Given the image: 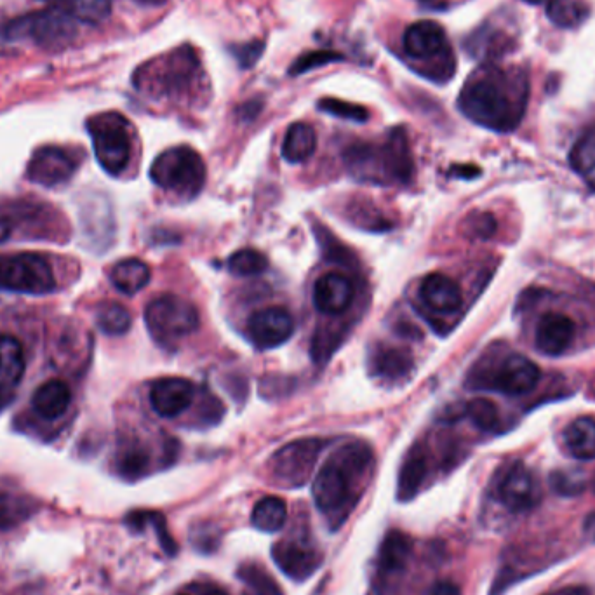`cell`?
Returning <instances> with one entry per match:
<instances>
[{
  "label": "cell",
  "mask_w": 595,
  "mask_h": 595,
  "mask_svg": "<svg viewBox=\"0 0 595 595\" xmlns=\"http://www.w3.org/2000/svg\"><path fill=\"white\" fill-rule=\"evenodd\" d=\"M528 103V81L521 70L486 67L463 86L458 107L470 121L496 133L521 124Z\"/></svg>",
  "instance_id": "1"
},
{
  "label": "cell",
  "mask_w": 595,
  "mask_h": 595,
  "mask_svg": "<svg viewBox=\"0 0 595 595\" xmlns=\"http://www.w3.org/2000/svg\"><path fill=\"white\" fill-rule=\"evenodd\" d=\"M375 465L373 449L366 442L352 441L329 456L314 481L315 507L331 529L340 528L366 488Z\"/></svg>",
  "instance_id": "2"
},
{
  "label": "cell",
  "mask_w": 595,
  "mask_h": 595,
  "mask_svg": "<svg viewBox=\"0 0 595 595\" xmlns=\"http://www.w3.org/2000/svg\"><path fill=\"white\" fill-rule=\"evenodd\" d=\"M350 174L364 183L408 185L415 178V161L408 134L395 128L383 145H352L343 154Z\"/></svg>",
  "instance_id": "3"
},
{
  "label": "cell",
  "mask_w": 595,
  "mask_h": 595,
  "mask_svg": "<svg viewBox=\"0 0 595 595\" xmlns=\"http://www.w3.org/2000/svg\"><path fill=\"white\" fill-rule=\"evenodd\" d=\"M402 47L409 60L422 68L423 77L434 82H448L455 75L456 60L448 35L435 21L413 23L404 32Z\"/></svg>",
  "instance_id": "4"
},
{
  "label": "cell",
  "mask_w": 595,
  "mask_h": 595,
  "mask_svg": "<svg viewBox=\"0 0 595 595\" xmlns=\"http://www.w3.org/2000/svg\"><path fill=\"white\" fill-rule=\"evenodd\" d=\"M138 86L169 98H185L201 87L204 70L201 60L190 46H181L166 58L155 61L154 67H143Z\"/></svg>",
  "instance_id": "5"
},
{
  "label": "cell",
  "mask_w": 595,
  "mask_h": 595,
  "mask_svg": "<svg viewBox=\"0 0 595 595\" xmlns=\"http://www.w3.org/2000/svg\"><path fill=\"white\" fill-rule=\"evenodd\" d=\"M150 178L157 187L194 199L206 183V164L197 150L187 145L168 148L155 159Z\"/></svg>",
  "instance_id": "6"
},
{
  "label": "cell",
  "mask_w": 595,
  "mask_h": 595,
  "mask_svg": "<svg viewBox=\"0 0 595 595\" xmlns=\"http://www.w3.org/2000/svg\"><path fill=\"white\" fill-rule=\"evenodd\" d=\"M148 333L161 347L171 348L199 329V312L194 303L176 295H161L145 308Z\"/></svg>",
  "instance_id": "7"
},
{
  "label": "cell",
  "mask_w": 595,
  "mask_h": 595,
  "mask_svg": "<svg viewBox=\"0 0 595 595\" xmlns=\"http://www.w3.org/2000/svg\"><path fill=\"white\" fill-rule=\"evenodd\" d=\"M87 133L93 141L94 155L101 168L117 176L131 161V128L126 117L117 112H105L87 121Z\"/></svg>",
  "instance_id": "8"
},
{
  "label": "cell",
  "mask_w": 595,
  "mask_h": 595,
  "mask_svg": "<svg viewBox=\"0 0 595 595\" xmlns=\"http://www.w3.org/2000/svg\"><path fill=\"white\" fill-rule=\"evenodd\" d=\"M0 289L20 295L42 296L56 289L53 267L35 253L0 258Z\"/></svg>",
  "instance_id": "9"
},
{
  "label": "cell",
  "mask_w": 595,
  "mask_h": 595,
  "mask_svg": "<svg viewBox=\"0 0 595 595\" xmlns=\"http://www.w3.org/2000/svg\"><path fill=\"white\" fill-rule=\"evenodd\" d=\"M4 34L11 41L30 37L39 46L60 47L74 39L77 27L72 11L58 7L9 21L4 27Z\"/></svg>",
  "instance_id": "10"
},
{
  "label": "cell",
  "mask_w": 595,
  "mask_h": 595,
  "mask_svg": "<svg viewBox=\"0 0 595 595\" xmlns=\"http://www.w3.org/2000/svg\"><path fill=\"white\" fill-rule=\"evenodd\" d=\"M328 446L324 439H300L286 444L270 460V472L281 488H301L314 472L322 449Z\"/></svg>",
  "instance_id": "11"
},
{
  "label": "cell",
  "mask_w": 595,
  "mask_h": 595,
  "mask_svg": "<svg viewBox=\"0 0 595 595\" xmlns=\"http://www.w3.org/2000/svg\"><path fill=\"white\" fill-rule=\"evenodd\" d=\"M540 382V369L524 355L512 354L488 375L475 378V388H489L505 395H526Z\"/></svg>",
  "instance_id": "12"
},
{
  "label": "cell",
  "mask_w": 595,
  "mask_h": 595,
  "mask_svg": "<svg viewBox=\"0 0 595 595\" xmlns=\"http://www.w3.org/2000/svg\"><path fill=\"white\" fill-rule=\"evenodd\" d=\"M272 557L284 575L295 582H305L321 568L322 552L305 533L288 536L272 547Z\"/></svg>",
  "instance_id": "13"
},
{
  "label": "cell",
  "mask_w": 595,
  "mask_h": 595,
  "mask_svg": "<svg viewBox=\"0 0 595 595\" xmlns=\"http://www.w3.org/2000/svg\"><path fill=\"white\" fill-rule=\"evenodd\" d=\"M77 171V161L68 150L60 147H42L32 155L27 168L28 180L41 187H60L72 180Z\"/></svg>",
  "instance_id": "14"
},
{
  "label": "cell",
  "mask_w": 595,
  "mask_h": 595,
  "mask_svg": "<svg viewBox=\"0 0 595 595\" xmlns=\"http://www.w3.org/2000/svg\"><path fill=\"white\" fill-rule=\"evenodd\" d=\"M496 496L510 512H526L540 502V488L529 468L522 463H514L500 477Z\"/></svg>",
  "instance_id": "15"
},
{
  "label": "cell",
  "mask_w": 595,
  "mask_h": 595,
  "mask_svg": "<svg viewBox=\"0 0 595 595\" xmlns=\"http://www.w3.org/2000/svg\"><path fill=\"white\" fill-rule=\"evenodd\" d=\"M413 554V542L402 531H390L382 542L376 561V582L373 589L394 592V580L408 568Z\"/></svg>",
  "instance_id": "16"
},
{
  "label": "cell",
  "mask_w": 595,
  "mask_h": 595,
  "mask_svg": "<svg viewBox=\"0 0 595 595\" xmlns=\"http://www.w3.org/2000/svg\"><path fill=\"white\" fill-rule=\"evenodd\" d=\"M293 333H295V319L286 308H263L249 317V338L261 350L281 347L293 336Z\"/></svg>",
  "instance_id": "17"
},
{
  "label": "cell",
  "mask_w": 595,
  "mask_h": 595,
  "mask_svg": "<svg viewBox=\"0 0 595 595\" xmlns=\"http://www.w3.org/2000/svg\"><path fill=\"white\" fill-rule=\"evenodd\" d=\"M195 399L194 383L185 378H161L150 388V404L162 418L185 413Z\"/></svg>",
  "instance_id": "18"
},
{
  "label": "cell",
  "mask_w": 595,
  "mask_h": 595,
  "mask_svg": "<svg viewBox=\"0 0 595 595\" xmlns=\"http://www.w3.org/2000/svg\"><path fill=\"white\" fill-rule=\"evenodd\" d=\"M354 282L340 272H329L317 279L314 286V305L326 315L347 312L354 301Z\"/></svg>",
  "instance_id": "19"
},
{
  "label": "cell",
  "mask_w": 595,
  "mask_h": 595,
  "mask_svg": "<svg viewBox=\"0 0 595 595\" xmlns=\"http://www.w3.org/2000/svg\"><path fill=\"white\" fill-rule=\"evenodd\" d=\"M576 326L568 315L545 314L538 322L535 333L536 348L545 355H561L568 350L575 341Z\"/></svg>",
  "instance_id": "20"
},
{
  "label": "cell",
  "mask_w": 595,
  "mask_h": 595,
  "mask_svg": "<svg viewBox=\"0 0 595 595\" xmlns=\"http://www.w3.org/2000/svg\"><path fill=\"white\" fill-rule=\"evenodd\" d=\"M420 298L435 314H455L463 303L462 289L444 274L427 275L420 286Z\"/></svg>",
  "instance_id": "21"
},
{
  "label": "cell",
  "mask_w": 595,
  "mask_h": 595,
  "mask_svg": "<svg viewBox=\"0 0 595 595\" xmlns=\"http://www.w3.org/2000/svg\"><path fill=\"white\" fill-rule=\"evenodd\" d=\"M428 472H430V465H428L427 449L423 448L422 444H415L409 449L408 456L402 462L399 482H397V498L401 502L413 500L422 491Z\"/></svg>",
  "instance_id": "22"
},
{
  "label": "cell",
  "mask_w": 595,
  "mask_h": 595,
  "mask_svg": "<svg viewBox=\"0 0 595 595\" xmlns=\"http://www.w3.org/2000/svg\"><path fill=\"white\" fill-rule=\"evenodd\" d=\"M369 368H371L373 375L382 378L385 382H399L402 378H406L409 371L413 369L411 352L406 348L378 345L371 352Z\"/></svg>",
  "instance_id": "23"
},
{
  "label": "cell",
  "mask_w": 595,
  "mask_h": 595,
  "mask_svg": "<svg viewBox=\"0 0 595 595\" xmlns=\"http://www.w3.org/2000/svg\"><path fill=\"white\" fill-rule=\"evenodd\" d=\"M25 375V354L20 341L0 333V394H13Z\"/></svg>",
  "instance_id": "24"
},
{
  "label": "cell",
  "mask_w": 595,
  "mask_h": 595,
  "mask_svg": "<svg viewBox=\"0 0 595 595\" xmlns=\"http://www.w3.org/2000/svg\"><path fill=\"white\" fill-rule=\"evenodd\" d=\"M70 402H72V392L67 383L61 380H49L37 388L32 395V408L47 422H53L65 415Z\"/></svg>",
  "instance_id": "25"
},
{
  "label": "cell",
  "mask_w": 595,
  "mask_h": 595,
  "mask_svg": "<svg viewBox=\"0 0 595 595\" xmlns=\"http://www.w3.org/2000/svg\"><path fill=\"white\" fill-rule=\"evenodd\" d=\"M317 133L310 124L295 122L289 126L282 143V157L291 164H300L314 155Z\"/></svg>",
  "instance_id": "26"
},
{
  "label": "cell",
  "mask_w": 595,
  "mask_h": 595,
  "mask_svg": "<svg viewBox=\"0 0 595 595\" xmlns=\"http://www.w3.org/2000/svg\"><path fill=\"white\" fill-rule=\"evenodd\" d=\"M564 444L569 451V455L590 462L595 460V420L589 416L578 418L573 423H569L564 430Z\"/></svg>",
  "instance_id": "27"
},
{
  "label": "cell",
  "mask_w": 595,
  "mask_h": 595,
  "mask_svg": "<svg viewBox=\"0 0 595 595\" xmlns=\"http://www.w3.org/2000/svg\"><path fill=\"white\" fill-rule=\"evenodd\" d=\"M152 272L145 261L128 258L114 265L110 272V279L115 288L124 295L133 296L147 288Z\"/></svg>",
  "instance_id": "28"
},
{
  "label": "cell",
  "mask_w": 595,
  "mask_h": 595,
  "mask_svg": "<svg viewBox=\"0 0 595 595\" xmlns=\"http://www.w3.org/2000/svg\"><path fill=\"white\" fill-rule=\"evenodd\" d=\"M150 465H152V458H150L148 449L141 442L129 441L119 449L117 472L124 479H128V481L141 479L143 475L148 474Z\"/></svg>",
  "instance_id": "29"
},
{
  "label": "cell",
  "mask_w": 595,
  "mask_h": 595,
  "mask_svg": "<svg viewBox=\"0 0 595 595\" xmlns=\"http://www.w3.org/2000/svg\"><path fill=\"white\" fill-rule=\"evenodd\" d=\"M288 519V507L277 496H267L256 503L253 514H251V524L263 533H275L286 524Z\"/></svg>",
  "instance_id": "30"
},
{
  "label": "cell",
  "mask_w": 595,
  "mask_h": 595,
  "mask_svg": "<svg viewBox=\"0 0 595 595\" xmlns=\"http://www.w3.org/2000/svg\"><path fill=\"white\" fill-rule=\"evenodd\" d=\"M590 7L582 0H549L547 16L559 28H576L589 18Z\"/></svg>",
  "instance_id": "31"
},
{
  "label": "cell",
  "mask_w": 595,
  "mask_h": 595,
  "mask_svg": "<svg viewBox=\"0 0 595 595\" xmlns=\"http://www.w3.org/2000/svg\"><path fill=\"white\" fill-rule=\"evenodd\" d=\"M34 512V505L23 496L0 491V533L18 526Z\"/></svg>",
  "instance_id": "32"
},
{
  "label": "cell",
  "mask_w": 595,
  "mask_h": 595,
  "mask_svg": "<svg viewBox=\"0 0 595 595\" xmlns=\"http://www.w3.org/2000/svg\"><path fill=\"white\" fill-rule=\"evenodd\" d=\"M96 324L98 328L108 336H122L128 333L131 328V315L128 308L122 307L119 303H103L96 312Z\"/></svg>",
  "instance_id": "33"
},
{
  "label": "cell",
  "mask_w": 595,
  "mask_h": 595,
  "mask_svg": "<svg viewBox=\"0 0 595 595\" xmlns=\"http://www.w3.org/2000/svg\"><path fill=\"white\" fill-rule=\"evenodd\" d=\"M571 168L589 183H595V133L585 134L576 141L569 154Z\"/></svg>",
  "instance_id": "34"
},
{
  "label": "cell",
  "mask_w": 595,
  "mask_h": 595,
  "mask_svg": "<svg viewBox=\"0 0 595 595\" xmlns=\"http://www.w3.org/2000/svg\"><path fill=\"white\" fill-rule=\"evenodd\" d=\"M465 413L475 427L482 432H495L500 427V413L493 401L486 397H475L465 406Z\"/></svg>",
  "instance_id": "35"
},
{
  "label": "cell",
  "mask_w": 595,
  "mask_h": 595,
  "mask_svg": "<svg viewBox=\"0 0 595 595\" xmlns=\"http://www.w3.org/2000/svg\"><path fill=\"white\" fill-rule=\"evenodd\" d=\"M268 260L256 249H241L228 258V270L239 277H253L267 270Z\"/></svg>",
  "instance_id": "36"
},
{
  "label": "cell",
  "mask_w": 595,
  "mask_h": 595,
  "mask_svg": "<svg viewBox=\"0 0 595 595\" xmlns=\"http://www.w3.org/2000/svg\"><path fill=\"white\" fill-rule=\"evenodd\" d=\"M237 575L256 595H282L279 585L260 564H244Z\"/></svg>",
  "instance_id": "37"
},
{
  "label": "cell",
  "mask_w": 595,
  "mask_h": 595,
  "mask_svg": "<svg viewBox=\"0 0 595 595\" xmlns=\"http://www.w3.org/2000/svg\"><path fill=\"white\" fill-rule=\"evenodd\" d=\"M550 486L557 495L578 496L582 495L587 488V477L582 470H576V468L555 470L550 474Z\"/></svg>",
  "instance_id": "38"
},
{
  "label": "cell",
  "mask_w": 595,
  "mask_h": 595,
  "mask_svg": "<svg viewBox=\"0 0 595 595\" xmlns=\"http://www.w3.org/2000/svg\"><path fill=\"white\" fill-rule=\"evenodd\" d=\"M114 0H74L72 2V14L75 20L87 23V25H98L107 20L112 13Z\"/></svg>",
  "instance_id": "39"
},
{
  "label": "cell",
  "mask_w": 595,
  "mask_h": 595,
  "mask_svg": "<svg viewBox=\"0 0 595 595\" xmlns=\"http://www.w3.org/2000/svg\"><path fill=\"white\" fill-rule=\"evenodd\" d=\"M340 328H322L315 333L312 340V357L315 362L328 361L341 343Z\"/></svg>",
  "instance_id": "40"
},
{
  "label": "cell",
  "mask_w": 595,
  "mask_h": 595,
  "mask_svg": "<svg viewBox=\"0 0 595 595\" xmlns=\"http://www.w3.org/2000/svg\"><path fill=\"white\" fill-rule=\"evenodd\" d=\"M319 108L326 114L335 115V117L347 119V121L366 122L369 119L366 108L354 105V103H347V101L335 100V98L319 101Z\"/></svg>",
  "instance_id": "41"
},
{
  "label": "cell",
  "mask_w": 595,
  "mask_h": 595,
  "mask_svg": "<svg viewBox=\"0 0 595 595\" xmlns=\"http://www.w3.org/2000/svg\"><path fill=\"white\" fill-rule=\"evenodd\" d=\"M341 60V54L333 53V51H312V53L303 54L300 60H296L291 67V74L300 75L305 74L308 70L328 65L333 61Z\"/></svg>",
  "instance_id": "42"
},
{
  "label": "cell",
  "mask_w": 595,
  "mask_h": 595,
  "mask_svg": "<svg viewBox=\"0 0 595 595\" xmlns=\"http://www.w3.org/2000/svg\"><path fill=\"white\" fill-rule=\"evenodd\" d=\"M263 49H265V44L255 41L251 42V44H246V46L237 47L234 54L235 58L241 63V67L251 68L255 65L256 61L260 60Z\"/></svg>",
  "instance_id": "43"
},
{
  "label": "cell",
  "mask_w": 595,
  "mask_h": 595,
  "mask_svg": "<svg viewBox=\"0 0 595 595\" xmlns=\"http://www.w3.org/2000/svg\"><path fill=\"white\" fill-rule=\"evenodd\" d=\"M427 595H462V590L456 583L441 580V582L432 585V589L428 590Z\"/></svg>",
  "instance_id": "44"
},
{
  "label": "cell",
  "mask_w": 595,
  "mask_h": 595,
  "mask_svg": "<svg viewBox=\"0 0 595 595\" xmlns=\"http://www.w3.org/2000/svg\"><path fill=\"white\" fill-rule=\"evenodd\" d=\"M474 232L479 237H489L495 232V220L489 214L479 216V220L475 221Z\"/></svg>",
  "instance_id": "45"
},
{
  "label": "cell",
  "mask_w": 595,
  "mask_h": 595,
  "mask_svg": "<svg viewBox=\"0 0 595 595\" xmlns=\"http://www.w3.org/2000/svg\"><path fill=\"white\" fill-rule=\"evenodd\" d=\"M583 535L589 542L595 543V512L587 515V519L583 522Z\"/></svg>",
  "instance_id": "46"
},
{
  "label": "cell",
  "mask_w": 595,
  "mask_h": 595,
  "mask_svg": "<svg viewBox=\"0 0 595 595\" xmlns=\"http://www.w3.org/2000/svg\"><path fill=\"white\" fill-rule=\"evenodd\" d=\"M9 235H11V223L0 214V244L6 241Z\"/></svg>",
  "instance_id": "47"
},
{
  "label": "cell",
  "mask_w": 595,
  "mask_h": 595,
  "mask_svg": "<svg viewBox=\"0 0 595 595\" xmlns=\"http://www.w3.org/2000/svg\"><path fill=\"white\" fill-rule=\"evenodd\" d=\"M138 2H143V4H150V6H157V4H162V2H166V0H138Z\"/></svg>",
  "instance_id": "48"
},
{
  "label": "cell",
  "mask_w": 595,
  "mask_h": 595,
  "mask_svg": "<svg viewBox=\"0 0 595 595\" xmlns=\"http://www.w3.org/2000/svg\"><path fill=\"white\" fill-rule=\"evenodd\" d=\"M369 595H395L394 592H383V590H371Z\"/></svg>",
  "instance_id": "49"
},
{
  "label": "cell",
  "mask_w": 595,
  "mask_h": 595,
  "mask_svg": "<svg viewBox=\"0 0 595 595\" xmlns=\"http://www.w3.org/2000/svg\"><path fill=\"white\" fill-rule=\"evenodd\" d=\"M524 2H528V4H533V6H536V4H542V2H545V0H524Z\"/></svg>",
  "instance_id": "50"
},
{
  "label": "cell",
  "mask_w": 595,
  "mask_h": 595,
  "mask_svg": "<svg viewBox=\"0 0 595 595\" xmlns=\"http://www.w3.org/2000/svg\"><path fill=\"white\" fill-rule=\"evenodd\" d=\"M42 2H58V0H42Z\"/></svg>",
  "instance_id": "51"
},
{
  "label": "cell",
  "mask_w": 595,
  "mask_h": 595,
  "mask_svg": "<svg viewBox=\"0 0 595 595\" xmlns=\"http://www.w3.org/2000/svg\"><path fill=\"white\" fill-rule=\"evenodd\" d=\"M592 486H594V491H595V477H594V484H592Z\"/></svg>",
  "instance_id": "52"
}]
</instances>
